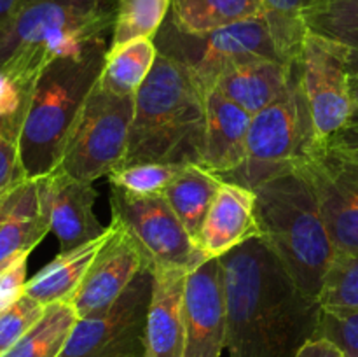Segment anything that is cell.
Instances as JSON below:
<instances>
[{"mask_svg":"<svg viewBox=\"0 0 358 357\" xmlns=\"http://www.w3.org/2000/svg\"><path fill=\"white\" fill-rule=\"evenodd\" d=\"M219 259L229 357H296L317 335L320 301L301 293L262 237Z\"/></svg>","mask_w":358,"mask_h":357,"instance_id":"obj_1","label":"cell"},{"mask_svg":"<svg viewBox=\"0 0 358 357\" xmlns=\"http://www.w3.org/2000/svg\"><path fill=\"white\" fill-rule=\"evenodd\" d=\"M205 135L206 93L184 63L159 52L135 94L122 164H201Z\"/></svg>","mask_w":358,"mask_h":357,"instance_id":"obj_2","label":"cell"},{"mask_svg":"<svg viewBox=\"0 0 358 357\" xmlns=\"http://www.w3.org/2000/svg\"><path fill=\"white\" fill-rule=\"evenodd\" d=\"M114 20L115 0H27L0 34V70L31 90L49 63L105 38Z\"/></svg>","mask_w":358,"mask_h":357,"instance_id":"obj_3","label":"cell"},{"mask_svg":"<svg viewBox=\"0 0 358 357\" xmlns=\"http://www.w3.org/2000/svg\"><path fill=\"white\" fill-rule=\"evenodd\" d=\"M105 38L83 52L49 63L37 76L20 133V160L27 178L56 170L70 132L96 86L107 58Z\"/></svg>","mask_w":358,"mask_h":357,"instance_id":"obj_4","label":"cell"},{"mask_svg":"<svg viewBox=\"0 0 358 357\" xmlns=\"http://www.w3.org/2000/svg\"><path fill=\"white\" fill-rule=\"evenodd\" d=\"M254 192L261 237L301 293L318 300L338 252L313 189L296 170L264 182Z\"/></svg>","mask_w":358,"mask_h":357,"instance_id":"obj_5","label":"cell"},{"mask_svg":"<svg viewBox=\"0 0 358 357\" xmlns=\"http://www.w3.org/2000/svg\"><path fill=\"white\" fill-rule=\"evenodd\" d=\"M306 34L304 21L285 20L269 13L199 35L184 34L166 18L154 42L161 55L184 63L208 94L220 74L240 59L262 56L282 63H294Z\"/></svg>","mask_w":358,"mask_h":357,"instance_id":"obj_6","label":"cell"},{"mask_svg":"<svg viewBox=\"0 0 358 357\" xmlns=\"http://www.w3.org/2000/svg\"><path fill=\"white\" fill-rule=\"evenodd\" d=\"M318 144L320 140L301 84L299 69L294 63L289 90L271 105L252 115L243 164L224 175L222 181L254 191L271 178L299 170Z\"/></svg>","mask_w":358,"mask_h":357,"instance_id":"obj_7","label":"cell"},{"mask_svg":"<svg viewBox=\"0 0 358 357\" xmlns=\"http://www.w3.org/2000/svg\"><path fill=\"white\" fill-rule=\"evenodd\" d=\"M135 114V97H117L96 86L87 97L58 168L70 177L94 182L126 160Z\"/></svg>","mask_w":358,"mask_h":357,"instance_id":"obj_8","label":"cell"},{"mask_svg":"<svg viewBox=\"0 0 358 357\" xmlns=\"http://www.w3.org/2000/svg\"><path fill=\"white\" fill-rule=\"evenodd\" d=\"M152 287L154 272L147 266L107 310L77 321L59 357H145Z\"/></svg>","mask_w":358,"mask_h":357,"instance_id":"obj_9","label":"cell"},{"mask_svg":"<svg viewBox=\"0 0 358 357\" xmlns=\"http://www.w3.org/2000/svg\"><path fill=\"white\" fill-rule=\"evenodd\" d=\"M317 196L338 255H358V158L320 142L299 167Z\"/></svg>","mask_w":358,"mask_h":357,"instance_id":"obj_10","label":"cell"},{"mask_svg":"<svg viewBox=\"0 0 358 357\" xmlns=\"http://www.w3.org/2000/svg\"><path fill=\"white\" fill-rule=\"evenodd\" d=\"M110 188L112 217L131 233L152 268L178 266L187 272L206 259L163 195L135 196Z\"/></svg>","mask_w":358,"mask_h":357,"instance_id":"obj_11","label":"cell"},{"mask_svg":"<svg viewBox=\"0 0 358 357\" xmlns=\"http://www.w3.org/2000/svg\"><path fill=\"white\" fill-rule=\"evenodd\" d=\"M346 56V46L308 30L296 59L315 132L320 142H329L353 118Z\"/></svg>","mask_w":358,"mask_h":357,"instance_id":"obj_12","label":"cell"},{"mask_svg":"<svg viewBox=\"0 0 358 357\" xmlns=\"http://www.w3.org/2000/svg\"><path fill=\"white\" fill-rule=\"evenodd\" d=\"M147 266L149 262L145 254L135 238L112 217L107 240L91 262L72 300L77 317L86 318L107 310Z\"/></svg>","mask_w":358,"mask_h":357,"instance_id":"obj_13","label":"cell"},{"mask_svg":"<svg viewBox=\"0 0 358 357\" xmlns=\"http://www.w3.org/2000/svg\"><path fill=\"white\" fill-rule=\"evenodd\" d=\"M227 312L220 259H206L187 273L182 357H220L226 349Z\"/></svg>","mask_w":358,"mask_h":357,"instance_id":"obj_14","label":"cell"},{"mask_svg":"<svg viewBox=\"0 0 358 357\" xmlns=\"http://www.w3.org/2000/svg\"><path fill=\"white\" fill-rule=\"evenodd\" d=\"M37 184L49 226L59 241V252H69L96 240L107 231L94 216L98 191L93 182L73 178L56 168L37 178Z\"/></svg>","mask_w":358,"mask_h":357,"instance_id":"obj_15","label":"cell"},{"mask_svg":"<svg viewBox=\"0 0 358 357\" xmlns=\"http://www.w3.org/2000/svg\"><path fill=\"white\" fill-rule=\"evenodd\" d=\"M255 237H261L255 192L224 181L203 223L198 238L199 252L205 259H219Z\"/></svg>","mask_w":358,"mask_h":357,"instance_id":"obj_16","label":"cell"},{"mask_svg":"<svg viewBox=\"0 0 358 357\" xmlns=\"http://www.w3.org/2000/svg\"><path fill=\"white\" fill-rule=\"evenodd\" d=\"M147 310L145 357H182L184 354V296L187 270L157 266Z\"/></svg>","mask_w":358,"mask_h":357,"instance_id":"obj_17","label":"cell"},{"mask_svg":"<svg viewBox=\"0 0 358 357\" xmlns=\"http://www.w3.org/2000/svg\"><path fill=\"white\" fill-rule=\"evenodd\" d=\"M294 63H282L262 56L240 59L220 74L212 91L255 115L289 90Z\"/></svg>","mask_w":358,"mask_h":357,"instance_id":"obj_18","label":"cell"},{"mask_svg":"<svg viewBox=\"0 0 358 357\" xmlns=\"http://www.w3.org/2000/svg\"><path fill=\"white\" fill-rule=\"evenodd\" d=\"M252 115L217 91L206 94V135L203 163L219 175L231 174L243 164Z\"/></svg>","mask_w":358,"mask_h":357,"instance_id":"obj_19","label":"cell"},{"mask_svg":"<svg viewBox=\"0 0 358 357\" xmlns=\"http://www.w3.org/2000/svg\"><path fill=\"white\" fill-rule=\"evenodd\" d=\"M107 237L108 226L107 231L96 240L87 241V244L72 248L69 252H59L51 262H48L41 272H37L28 280L24 293L34 300L41 301L45 307L59 303V301L72 303L91 262L100 252Z\"/></svg>","mask_w":358,"mask_h":357,"instance_id":"obj_20","label":"cell"},{"mask_svg":"<svg viewBox=\"0 0 358 357\" xmlns=\"http://www.w3.org/2000/svg\"><path fill=\"white\" fill-rule=\"evenodd\" d=\"M49 231L51 226L38 196L37 178H28L0 226V272L20 255L30 254Z\"/></svg>","mask_w":358,"mask_h":357,"instance_id":"obj_21","label":"cell"},{"mask_svg":"<svg viewBox=\"0 0 358 357\" xmlns=\"http://www.w3.org/2000/svg\"><path fill=\"white\" fill-rule=\"evenodd\" d=\"M222 182L219 175L212 174L201 164H185L164 189L163 196L177 214L180 223L184 224L189 237L196 241V245H198L206 214Z\"/></svg>","mask_w":358,"mask_h":357,"instance_id":"obj_22","label":"cell"},{"mask_svg":"<svg viewBox=\"0 0 358 357\" xmlns=\"http://www.w3.org/2000/svg\"><path fill=\"white\" fill-rule=\"evenodd\" d=\"M268 14L264 0H171V23L184 34H210Z\"/></svg>","mask_w":358,"mask_h":357,"instance_id":"obj_23","label":"cell"},{"mask_svg":"<svg viewBox=\"0 0 358 357\" xmlns=\"http://www.w3.org/2000/svg\"><path fill=\"white\" fill-rule=\"evenodd\" d=\"M154 38H136L107 51L98 86L117 97H135L156 63Z\"/></svg>","mask_w":358,"mask_h":357,"instance_id":"obj_24","label":"cell"},{"mask_svg":"<svg viewBox=\"0 0 358 357\" xmlns=\"http://www.w3.org/2000/svg\"><path fill=\"white\" fill-rule=\"evenodd\" d=\"M77 321L76 308L69 301L48 304L37 324L0 357H59Z\"/></svg>","mask_w":358,"mask_h":357,"instance_id":"obj_25","label":"cell"},{"mask_svg":"<svg viewBox=\"0 0 358 357\" xmlns=\"http://www.w3.org/2000/svg\"><path fill=\"white\" fill-rule=\"evenodd\" d=\"M171 0H115V20L110 48L136 38H156L170 14Z\"/></svg>","mask_w":358,"mask_h":357,"instance_id":"obj_26","label":"cell"},{"mask_svg":"<svg viewBox=\"0 0 358 357\" xmlns=\"http://www.w3.org/2000/svg\"><path fill=\"white\" fill-rule=\"evenodd\" d=\"M304 23L313 34L350 48L358 37V0H317Z\"/></svg>","mask_w":358,"mask_h":357,"instance_id":"obj_27","label":"cell"},{"mask_svg":"<svg viewBox=\"0 0 358 357\" xmlns=\"http://www.w3.org/2000/svg\"><path fill=\"white\" fill-rule=\"evenodd\" d=\"M185 164L170 163H133L122 164L107 175L108 186L122 189L135 196L163 195L175 175Z\"/></svg>","mask_w":358,"mask_h":357,"instance_id":"obj_28","label":"cell"},{"mask_svg":"<svg viewBox=\"0 0 358 357\" xmlns=\"http://www.w3.org/2000/svg\"><path fill=\"white\" fill-rule=\"evenodd\" d=\"M324 310H357L358 308V255H338L332 262L320 298Z\"/></svg>","mask_w":358,"mask_h":357,"instance_id":"obj_29","label":"cell"},{"mask_svg":"<svg viewBox=\"0 0 358 357\" xmlns=\"http://www.w3.org/2000/svg\"><path fill=\"white\" fill-rule=\"evenodd\" d=\"M27 111V108H24ZM24 112L0 121V196L28 181L20 160V133Z\"/></svg>","mask_w":358,"mask_h":357,"instance_id":"obj_30","label":"cell"},{"mask_svg":"<svg viewBox=\"0 0 358 357\" xmlns=\"http://www.w3.org/2000/svg\"><path fill=\"white\" fill-rule=\"evenodd\" d=\"M45 304L24 294L21 300L0 312V356L13 349L44 315Z\"/></svg>","mask_w":358,"mask_h":357,"instance_id":"obj_31","label":"cell"},{"mask_svg":"<svg viewBox=\"0 0 358 357\" xmlns=\"http://www.w3.org/2000/svg\"><path fill=\"white\" fill-rule=\"evenodd\" d=\"M315 338H325L338 345L346 357H358L357 310H324Z\"/></svg>","mask_w":358,"mask_h":357,"instance_id":"obj_32","label":"cell"},{"mask_svg":"<svg viewBox=\"0 0 358 357\" xmlns=\"http://www.w3.org/2000/svg\"><path fill=\"white\" fill-rule=\"evenodd\" d=\"M28 255H20L14 259L9 266L0 272V312L7 310L10 304L24 296V287H27V261Z\"/></svg>","mask_w":358,"mask_h":357,"instance_id":"obj_33","label":"cell"},{"mask_svg":"<svg viewBox=\"0 0 358 357\" xmlns=\"http://www.w3.org/2000/svg\"><path fill=\"white\" fill-rule=\"evenodd\" d=\"M28 94H30V90L21 88L16 80L0 70V121L24 112Z\"/></svg>","mask_w":358,"mask_h":357,"instance_id":"obj_34","label":"cell"},{"mask_svg":"<svg viewBox=\"0 0 358 357\" xmlns=\"http://www.w3.org/2000/svg\"><path fill=\"white\" fill-rule=\"evenodd\" d=\"M268 13L273 16L292 21H304V14L317 4V0H264Z\"/></svg>","mask_w":358,"mask_h":357,"instance_id":"obj_35","label":"cell"},{"mask_svg":"<svg viewBox=\"0 0 358 357\" xmlns=\"http://www.w3.org/2000/svg\"><path fill=\"white\" fill-rule=\"evenodd\" d=\"M296 357H346L345 352L325 338H313L304 343Z\"/></svg>","mask_w":358,"mask_h":357,"instance_id":"obj_36","label":"cell"},{"mask_svg":"<svg viewBox=\"0 0 358 357\" xmlns=\"http://www.w3.org/2000/svg\"><path fill=\"white\" fill-rule=\"evenodd\" d=\"M331 142H334L336 146L343 147L350 154L358 158V119L357 121H350L338 135L332 136Z\"/></svg>","mask_w":358,"mask_h":357,"instance_id":"obj_37","label":"cell"},{"mask_svg":"<svg viewBox=\"0 0 358 357\" xmlns=\"http://www.w3.org/2000/svg\"><path fill=\"white\" fill-rule=\"evenodd\" d=\"M346 63H348L350 90H352V98H353V118H352V121H357V119H358V49L348 48Z\"/></svg>","mask_w":358,"mask_h":357,"instance_id":"obj_38","label":"cell"},{"mask_svg":"<svg viewBox=\"0 0 358 357\" xmlns=\"http://www.w3.org/2000/svg\"><path fill=\"white\" fill-rule=\"evenodd\" d=\"M27 0H0V34L13 23Z\"/></svg>","mask_w":358,"mask_h":357,"instance_id":"obj_39","label":"cell"},{"mask_svg":"<svg viewBox=\"0 0 358 357\" xmlns=\"http://www.w3.org/2000/svg\"><path fill=\"white\" fill-rule=\"evenodd\" d=\"M24 184H27V181H24L23 184L16 186L14 189H10V191H7L6 195L0 196V226H2L3 219H6L7 214H9L10 209L14 206V203H16L17 198H20V195H21V191H23Z\"/></svg>","mask_w":358,"mask_h":357,"instance_id":"obj_40","label":"cell"},{"mask_svg":"<svg viewBox=\"0 0 358 357\" xmlns=\"http://www.w3.org/2000/svg\"><path fill=\"white\" fill-rule=\"evenodd\" d=\"M350 48H352V49H358V37L355 38V42H353V44L350 46Z\"/></svg>","mask_w":358,"mask_h":357,"instance_id":"obj_41","label":"cell"}]
</instances>
